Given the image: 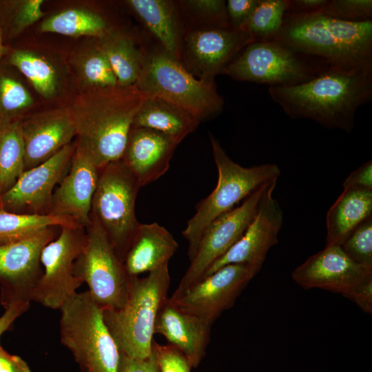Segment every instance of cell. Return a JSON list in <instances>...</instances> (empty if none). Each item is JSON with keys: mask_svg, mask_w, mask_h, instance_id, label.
Instances as JSON below:
<instances>
[{"mask_svg": "<svg viewBox=\"0 0 372 372\" xmlns=\"http://www.w3.org/2000/svg\"><path fill=\"white\" fill-rule=\"evenodd\" d=\"M10 63L16 67L43 97H52L57 90V77L52 65L44 58L28 50L14 51Z\"/></svg>", "mask_w": 372, "mask_h": 372, "instance_id": "4dcf8cb0", "label": "cell"}, {"mask_svg": "<svg viewBox=\"0 0 372 372\" xmlns=\"http://www.w3.org/2000/svg\"><path fill=\"white\" fill-rule=\"evenodd\" d=\"M145 95L135 86L91 88L69 108L76 148L101 169L121 159L134 116Z\"/></svg>", "mask_w": 372, "mask_h": 372, "instance_id": "7a4b0ae2", "label": "cell"}, {"mask_svg": "<svg viewBox=\"0 0 372 372\" xmlns=\"http://www.w3.org/2000/svg\"><path fill=\"white\" fill-rule=\"evenodd\" d=\"M277 180L258 188L242 203L215 219L205 229L189 266L172 296H177L202 279L209 268L243 235L265 197L274 191Z\"/></svg>", "mask_w": 372, "mask_h": 372, "instance_id": "8fae6325", "label": "cell"}, {"mask_svg": "<svg viewBox=\"0 0 372 372\" xmlns=\"http://www.w3.org/2000/svg\"><path fill=\"white\" fill-rule=\"evenodd\" d=\"M126 3L160 42L163 50L180 61V33L173 3L167 0H129Z\"/></svg>", "mask_w": 372, "mask_h": 372, "instance_id": "484cf974", "label": "cell"}, {"mask_svg": "<svg viewBox=\"0 0 372 372\" xmlns=\"http://www.w3.org/2000/svg\"><path fill=\"white\" fill-rule=\"evenodd\" d=\"M100 172L91 158L75 146L69 169L53 192L48 214L68 218L85 227Z\"/></svg>", "mask_w": 372, "mask_h": 372, "instance_id": "d6986e66", "label": "cell"}, {"mask_svg": "<svg viewBox=\"0 0 372 372\" xmlns=\"http://www.w3.org/2000/svg\"><path fill=\"white\" fill-rule=\"evenodd\" d=\"M330 67L351 71L372 68V20L348 22L323 14L285 13L275 38Z\"/></svg>", "mask_w": 372, "mask_h": 372, "instance_id": "3957f363", "label": "cell"}, {"mask_svg": "<svg viewBox=\"0 0 372 372\" xmlns=\"http://www.w3.org/2000/svg\"><path fill=\"white\" fill-rule=\"evenodd\" d=\"M43 3L42 0L19 1L11 21L10 33L12 35L18 34L39 20L44 14Z\"/></svg>", "mask_w": 372, "mask_h": 372, "instance_id": "f35d334b", "label": "cell"}, {"mask_svg": "<svg viewBox=\"0 0 372 372\" xmlns=\"http://www.w3.org/2000/svg\"><path fill=\"white\" fill-rule=\"evenodd\" d=\"M211 325L205 320L181 310L168 298L158 313L154 333L164 336L169 344L186 356L192 367H196L205 356Z\"/></svg>", "mask_w": 372, "mask_h": 372, "instance_id": "7402d4cb", "label": "cell"}, {"mask_svg": "<svg viewBox=\"0 0 372 372\" xmlns=\"http://www.w3.org/2000/svg\"><path fill=\"white\" fill-rule=\"evenodd\" d=\"M1 53H2V45H1V37H0V56L1 55Z\"/></svg>", "mask_w": 372, "mask_h": 372, "instance_id": "7dc6e473", "label": "cell"}, {"mask_svg": "<svg viewBox=\"0 0 372 372\" xmlns=\"http://www.w3.org/2000/svg\"><path fill=\"white\" fill-rule=\"evenodd\" d=\"M329 68L324 60L273 39L249 43L220 74L269 87H289L308 81Z\"/></svg>", "mask_w": 372, "mask_h": 372, "instance_id": "52a82bcc", "label": "cell"}, {"mask_svg": "<svg viewBox=\"0 0 372 372\" xmlns=\"http://www.w3.org/2000/svg\"><path fill=\"white\" fill-rule=\"evenodd\" d=\"M75 150L72 143L45 162L25 170L0 196V208L19 214H48L53 192L69 169Z\"/></svg>", "mask_w": 372, "mask_h": 372, "instance_id": "9a60e30c", "label": "cell"}, {"mask_svg": "<svg viewBox=\"0 0 372 372\" xmlns=\"http://www.w3.org/2000/svg\"><path fill=\"white\" fill-rule=\"evenodd\" d=\"M340 247L356 263L372 267V216L362 222Z\"/></svg>", "mask_w": 372, "mask_h": 372, "instance_id": "e575fe53", "label": "cell"}, {"mask_svg": "<svg viewBox=\"0 0 372 372\" xmlns=\"http://www.w3.org/2000/svg\"><path fill=\"white\" fill-rule=\"evenodd\" d=\"M34 101L25 87L15 79L0 74V121H12Z\"/></svg>", "mask_w": 372, "mask_h": 372, "instance_id": "d6a6232c", "label": "cell"}, {"mask_svg": "<svg viewBox=\"0 0 372 372\" xmlns=\"http://www.w3.org/2000/svg\"><path fill=\"white\" fill-rule=\"evenodd\" d=\"M328 0H287L286 13L309 14L320 12Z\"/></svg>", "mask_w": 372, "mask_h": 372, "instance_id": "ee69618b", "label": "cell"}, {"mask_svg": "<svg viewBox=\"0 0 372 372\" xmlns=\"http://www.w3.org/2000/svg\"><path fill=\"white\" fill-rule=\"evenodd\" d=\"M0 372H31L20 356L8 353L0 344Z\"/></svg>", "mask_w": 372, "mask_h": 372, "instance_id": "f6af8a7d", "label": "cell"}, {"mask_svg": "<svg viewBox=\"0 0 372 372\" xmlns=\"http://www.w3.org/2000/svg\"><path fill=\"white\" fill-rule=\"evenodd\" d=\"M257 272L245 264H230L205 276L169 300L181 310L213 324L231 308Z\"/></svg>", "mask_w": 372, "mask_h": 372, "instance_id": "5bb4252c", "label": "cell"}, {"mask_svg": "<svg viewBox=\"0 0 372 372\" xmlns=\"http://www.w3.org/2000/svg\"><path fill=\"white\" fill-rule=\"evenodd\" d=\"M177 145L161 132L132 126L121 160L142 187L166 173Z\"/></svg>", "mask_w": 372, "mask_h": 372, "instance_id": "44dd1931", "label": "cell"}, {"mask_svg": "<svg viewBox=\"0 0 372 372\" xmlns=\"http://www.w3.org/2000/svg\"><path fill=\"white\" fill-rule=\"evenodd\" d=\"M200 121L176 104L156 96H145L132 127L152 129L180 143L198 127Z\"/></svg>", "mask_w": 372, "mask_h": 372, "instance_id": "cb8c5ba5", "label": "cell"}, {"mask_svg": "<svg viewBox=\"0 0 372 372\" xmlns=\"http://www.w3.org/2000/svg\"><path fill=\"white\" fill-rule=\"evenodd\" d=\"M25 150V170L51 158L76 136L69 108L38 112L20 121Z\"/></svg>", "mask_w": 372, "mask_h": 372, "instance_id": "ffe728a7", "label": "cell"}, {"mask_svg": "<svg viewBox=\"0 0 372 372\" xmlns=\"http://www.w3.org/2000/svg\"><path fill=\"white\" fill-rule=\"evenodd\" d=\"M187 7L203 16L213 28H229L226 3L223 0H189L185 1Z\"/></svg>", "mask_w": 372, "mask_h": 372, "instance_id": "74e56055", "label": "cell"}, {"mask_svg": "<svg viewBox=\"0 0 372 372\" xmlns=\"http://www.w3.org/2000/svg\"><path fill=\"white\" fill-rule=\"evenodd\" d=\"M118 372H159L154 353L145 359H136L121 353Z\"/></svg>", "mask_w": 372, "mask_h": 372, "instance_id": "b9f144b4", "label": "cell"}, {"mask_svg": "<svg viewBox=\"0 0 372 372\" xmlns=\"http://www.w3.org/2000/svg\"><path fill=\"white\" fill-rule=\"evenodd\" d=\"M97 47L106 56L120 87L133 86L141 73L145 54L128 37L109 31L99 38Z\"/></svg>", "mask_w": 372, "mask_h": 372, "instance_id": "4316f807", "label": "cell"}, {"mask_svg": "<svg viewBox=\"0 0 372 372\" xmlns=\"http://www.w3.org/2000/svg\"><path fill=\"white\" fill-rule=\"evenodd\" d=\"M152 351L159 372H191L192 366L189 361L173 345H161L153 340Z\"/></svg>", "mask_w": 372, "mask_h": 372, "instance_id": "8d00e7d4", "label": "cell"}, {"mask_svg": "<svg viewBox=\"0 0 372 372\" xmlns=\"http://www.w3.org/2000/svg\"><path fill=\"white\" fill-rule=\"evenodd\" d=\"M329 17L348 22L372 20L371 0H328L320 11Z\"/></svg>", "mask_w": 372, "mask_h": 372, "instance_id": "d590c367", "label": "cell"}, {"mask_svg": "<svg viewBox=\"0 0 372 372\" xmlns=\"http://www.w3.org/2000/svg\"><path fill=\"white\" fill-rule=\"evenodd\" d=\"M57 227L17 241L0 245V282L6 308L14 302L30 303L42 274L41 255L56 236Z\"/></svg>", "mask_w": 372, "mask_h": 372, "instance_id": "4fadbf2b", "label": "cell"}, {"mask_svg": "<svg viewBox=\"0 0 372 372\" xmlns=\"http://www.w3.org/2000/svg\"><path fill=\"white\" fill-rule=\"evenodd\" d=\"M85 247L75 260L74 273L89 287L103 310H117L125 304L131 276L98 223L91 216L85 226Z\"/></svg>", "mask_w": 372, "mask_h": 372, "instance_id": "30bf717a", "label": "cell"}, {"mask_svg": "<svg viewBox=\"0 0 372 372\" xmlns=\"http://www.w3.org/2000/svg\"><path fill=\"white\" fill-rule=\"evenodd\" d=\"M81 372H89L87 369H85V368L83 367H81Z\"/></svg>", "mask_w": 372, "mask_h": 372, "instance_id": "c3c4849f", "label": "cell"}, {"mask_svg": "<svg viewBox=\"0 0 372 372\" xmlns=\"http://www.w3.org/2000/svg\"><path fill=\"white\" fill-rule=\"evenodd\" d=\"M25 171V150L20 121H0V196Z\"/></svg>", "mask_w": 372, "mask_h": 372, "instance_id": "83f0119b", "label": "cell"}, {"mask_svg": "<svg viewBox=\"0 0 372 372\" xmlns=\"http://www.w3.org/2000/svg\"><path fill=\"white\" fill-rule=\"evenodd\" d=\"M286 8L287 0H258L240 29L249 33L254 41L273 39L281 28Z\"/></svg>", "mask_w": 372, "mask_h": 372, "instance_id": "1f68e13d", "label": "cell"}, {"mask_svg": "<svg viewBox=\"0 0 372 372\" xmlns=\"http://www.w3.org/2000/svg\"><path fill=\"white\" fill-rule=\"evenodd\" d=\"M372 216V190L349 186L344 190L326 217V245H341L366 218Z\"/></svg>", "mask_w": 372, "mask_h": 372, "instance_id": "d4e9b609", "label": "cell"}, {"mask_svg": "<svg viewBox=\"0 0 372 372\" xmlns=\"http://www.w3.org/2000/svg\"><path fill=\"white\" fill-rule=\"evenodd\" d=\"M61 342L89 372H118L121 353L103 309L88 291L76 292L59 309Z\"/></svg>", "mask_w": 372, "mask_h": 372, "instance_id": "8992f818", "label": "cell"}, {"mask_svg": "<svg viewBox=\"0 0 372 372\" xmlns=\"http://www.w3.org/2000/svg\"><path fill=\"white\" fill-rule=\"evenodd\" d=\"M40 30L69 37L92 36L98 39L110 31L99 14L84 9H68L56 13L41 23Z\"/></svg>", "mask_w": 372, "mask_h": 372, "instance_id": "f1b7e54d", "label": "cell"}, {"mask_svg": "<svg viewBox=\"0 0 372 372\" xmlns=\"http://www.w3.org/2000/svg\"><path fill=\"white\" fill-rule=\"evenodd\" d=\"M134 85L145 96H159L176 104L200 121L219 114L224 104L214 82L197 79L180 61L163 49L145 54Z\"/></svg>", "mask_w": 372, "mask_h": 372, "instance_id": "ba28073f", "label": "cell"}, {"mask_svg": "<svg viewBox=\"0 0 372 372\" xmlns=\"http://www.w3.org/2000/svg\"><path fill=\"white\" fill-rule=\"evenodd\" d=\"M258 0H228L226 8L231 28L240 29L251 14Z\"/></svg>", "mask_w": 372, "mask_h": 372, "instance_id": "ab89813d", "label": "cell"}, {"mask_svg": "<svg viewBox=\"0 0 372 372\" xmlns=\"http://www.w3.org/2000/svg\"><path fill=\"white\" fill-rule=\"evenodd\" d=\"M253 41L247 32L231 27H209L192 32L185 44L186 70L200 80L214 82L215 76Z\"/></svg>", "mask_w": 372, "mask_h": 372, "instance_id": "2e32d148", "label": "cell"}, {"mask_svg": "<svg viewBox=\"0 0 372 372\" xmlns=\"http://www.w3.org/2000/svg\"><path fill=\"white\" fill-rule=\"evenodd\" d=\"M68 225H79L61 216L19 214L0 208V245L25 238L48 227Z\"/></svg>", "mask_w": 372, "mask_h": 372, "instance_id": "f546056e", "label": "cell"}, {"mask_svg": "<svg viewBox=\"0 0 372 372\" xmlns=\"http://www.w3.org/2000/svg\"><path fill=\"white\" fill-rule=\"evenodd\" d=\"M268 93L292 119H310L350 133L356 110L371 100L372 68L351 71L329 68L296 85L269 86Z\"/></svg>", "mask_w": 372, "mask_h": 372, "instance_id": "6da1fadb", "label": "cell"}, {"mask_svg": "<svg viewBox=\"0 0 372 372\" xmlns=\"http://www.w3.org/2000/svg\"><path fill=\"white\" fill-rule=\"evenodd\" d=\"M209 138L218 170V182L212 192L200 203L183 231L189 242V260L203 234L215 219L236 207L263 184L278 180L281 174L274 163L242 167L228 156L220 142L210 133Z\"/></svg>", "mask_w": 372, "mask_h": 372, "instance_id": "5b68a950", "label": "cell"}, {"mask_svg": "<svg viewBox=\"0 0 372 372\" xmlns=\"http://www.w3.org/2000/svg\"><path fill=\"white\" fill-rule=\"evenodd\" d=\"M170 282L168 264L145 277L131 276L125 305L103 310L104 322L121 353L136 359L152 354L156 319L168 299Z\"/></svg>", "mask_w": 372, "mask_h": 372, "instance_id": "277c9868", "label": "cell"}, {"mask_svg": "<svg viewBox=\"0 0 372 372\" xmlns=\"http://www.w3.org/2000/svg\"><path fill=\"white\" fill-rule=\"evenodd\" d=\"M141 187L122 160L101 169L90 216L100 225L118 258L124 262L140 223L135 203Z\"/></svg>", "mask_w": 372, "mask_h": 372, "instance_id": "9c48e42d", "label": "cell"}, {"mask_svg": "<svg viewBox=\"0 0 372 372\" xmlns=\"http://www.w3.org/2000/svg\"><path fill=\"white\" fill-rule=\"evenodd\" d=\"M86 241L85 228L80 225L60 227L57 237L42 250L43 274L34 288L31 301L52 309H59L83 285L74 273V263Z\"/></svg>", "mask_w": 372, "mask_h": 372, "instance_id": "7c38bea8", "label": "cell"}, {"mask_svg": "<svg viewBox=\"0 0 372 372\" xmlns=\"http://www.w3.org/2000/svg\"><path fill=\"white\" fill-rule=\"evenodd\" d=\"M178 245L172 234L156 223L140 224L124 260L130 276L155 271L166 264Z\"/></svg>", "mask_w": 372, "mask_h": 372, "instance_id": "603a6c76", "label": "cell"}, {"mask_svg": "<svg viewBox=\"0 0 372 372\" xmlns=\"http://www.w3.org/2000/svg\"><path fill=\"white\" fill-rule=\"evenodd\" d=\"M80 70L83 79L91 88L118 86L106 56L97 46L82 59Z\"/></svg>", "mask_w": 372, "mask_h": 372, "instance_id": "836d02e7", "label": "cell"}, {"mask_svg": "<svg viewBox=\"0 0 372 372\" xmlns=\"http://www.w3.org/2000/svg\"><path fill=\"white\" fill-rule=\"evenodd\" d=\"M270 192L262 201L259 209L240 238L209 268L208 276L230 264H245L257 273L260 271L269 249L278 242L283 223L282 208ZM203 277V278H204Z\"/></svg>", "mask_w": 372, "mask_h": 372, "instance_id": "e0dca14e", "label": "cell"}, {"mask_svg": "<svg viewBox=\"0 0 372 372\" xmlns=\"http://www.w3.org/2000/svg\"><path fill=\"white\" fill-rule=\"evenodd\" d=\"M342 185L343 187L355 186L372 190V161H368L352 172Z\"/></svg>", "mask_w": 372, "mask_h": 372, "instance_id": "7bdbcfd3", "label": "cell"}, {"mask_svg": "<svg viewBox=\"0 0 372 372\" xmlns=\"http://www.w3.org/2000/svg\"><path fill=\"white\" fill-rule=\"evenodd\" d=\"M371 275L372 267L354 262L340 245H326L296 267L291 278L304 289H321L343 295Z\"/></svg>", "mask_w": 372, "mask_h": 372, "instance_id": "ac0fdd59", "label": "cell"}, {"mask_svg": "<svg viewBox=\"0 0 372 372\" xmlns=\"http://www.w3.org/2000/svg\"><path fill=\"white\" fill-rule=\"evenodd\" d=\"M363 311L372 313V275L364 278L342 295Z\"/></svg>", "mask_w": 372, "mask_h": 372, "instance_id": "60d3db41", "label": "cell"}, {"mask_svg": "<svg viewBox=\"0 0 372 372\" xmlns=\"http://www.w3.org/2000/svg\"><path fill=\"white\" fill-rule=\"evenodd\" d=\"M30 303L14 302L6 308V311L0 317V337L14 322V320L25 313Z\"/></svg>", "mask_w": 372, "mask_h": 372, "instance_id": "bcb514c9", "label": "cell"}]
</instances>
